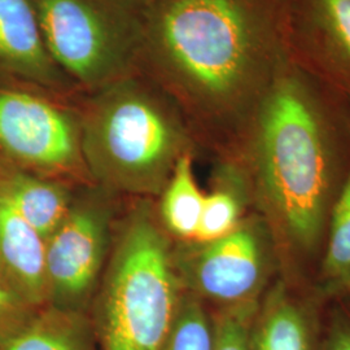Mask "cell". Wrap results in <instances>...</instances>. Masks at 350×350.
Wrapping results in <instances>:
<instances>
[{"label":"cell","instance_id":"8","mask_svg":"<svg viewBox=\"0 0 350 350\" xmlns=\"http://www.w3.org/2000/svg\"><path fill=\"white\" fill-rule=\"evenodd\" d=\"M289 57L350 99V0H286Z\"/></svg>","mask_w":350,"mask_h":350},{"label":"cell","instance_id":"22","mask_svg":"<svg viewBox=\"0 0 350 350\" xmlns=\"http://www.w3.org/2000/svg\"><path fill=\"white\" fill-rule=\"evenodd\" d=\"M150 1H156V0H150Z\"/></svg>","mask_w":350,"mask_h":350},{"label":"cell","instance_id":"20","mask_svg":"<svg viewBox=\"0 0 350 350\" xmlns=\"http://www.w3.org/2000/svg\"><path fill=\"white\" fill-rule=\"evenodd\" d=\"M21 296L0 280V340L10 336L37 313Z\"/></svg>","mask_w":350,"mask_h":350},{"label":"cell","instance_id":"3","mask_svg":"<svg viewBox=\"0 0 350 350\" xmlns=\"http://www.w3.org/2000/svg\"><path fill=\"white\" fill-rule=\"evenodd\" d=\"M88 173L126 192L156 193L196 139L163 88L139 72L81 98Z\"/></svg>","mask_w":350,"mask_h":350},{"label":"cell","instance_id":"7","mask_svg":"<svg viewBox=\"0 0 350 350\" xmlns=\"http://www.w3.org/2000/svg\"><path fill=\"white\" fill-rule=\"evenodd\" d=\"M109 215L98 202L72 204L60 226L44 240L52 308L81 313L96 286L107 256Z\"/></svg>","mask_w":350,"mask_h":350},{"label":"cell","instance_id":"10","mask_svg":"<svg viewBox=\"0 0 350 350\" xmlns=\"http://www.w3.org/2000/svg\"><path fill=\"white\" fill-rule=\"evenodd\" d=\"M0 83L83 94L51 57L33 0H0Z\"/></svg>","mask_w":350,"mask_h":350},{"label":"cell","instance_id":"12","mask_svg":"<svg viewBox=\"0 0 350 350\" xmlns=\"http://www.w3.org/2000/svg\"><path fill=\"white\" fill-rule=\"evenodd\" d=\"M252 350H321L319 329L313 314L283 286L269 293L257 309L252 331Z\"/></svg>","mask_w":350,"mask_h":350},{"label":"cell","instance_id":"15","mask_svg":"<svg viewBox=\"0 0 350 350\" xmlns=\"http://www.w3.org/2000/svg\"><path fill=\"white\" fill-rule=\"evenodd\" d=\"M193 153L179 159L165 186L161 215L166 227L179 238L195 239L205 201L193 174Z\"/></svg>","mask_w":350,"mask_h":350},{"label":"cell","instance_id":"11","mask_svg":"<svg viewBox=\"0 0 350 350\" xmlns=\"http://www.w3.org/2000/svg\"><path fill=\"white\" fill-rule=\"evenodd\" d=\"M0 280L39 309L49 302L44 239L0 193Z\"/></svg>","mask_w":350,"mask_h":350},{"label":"cell","instance_id":"23","mask_svg":"<svg viewBox=\"0 0 350 350\" xmlns=\"http://www.w3.org/2000/svg\"><path fill=\"white\" fill-rule=\"evenodd\" d=\"M348 101H349V107H350V99H348Z\"/></svg>","mask_w":350,"mask_h":350},{"label":"cell","instance_id":"13","mask_svg":"<svg viewBox=\"0 0 350 350\" xmlns=\"http://www.w3.org/2000/svg\"><path fill=\"white\" fill-rule=\"evenodd\" d=\"M0 193L44 240L72 206L68 192L57 182L1 163Z\"/></svg>","mask_w":350,"mask_h":350},{"label":"cell","instance_id":"2","mask_svg":"<svg viewBox=\"0 0 350 350\" xmlns=\"http://www.w3.org/2000/svg\"><path fill=\"white\" fill-rule=\"evenodd\" d=\"M347 104L288 55L237 150L279 232L299 250L322 238L338 170L350 159Z\"/></svg>","mask_w":350,"mask_h":350},{"label":"cell","instance_id":"21","mask_svg":"<svg viewBox=\"0 0 350 350\" xmlns=\"http://www.w3.org/2000/svg\"><path fill=\"white\" fill-rule=\"evenodd\" d=\"M321 350H350V312L340 310L332 315L321 340Z\"/></svg>","mask_w":350,"mask_h":350},{"label":"cell","instance_id":"16","mask_svg":"<svg viewBox=\"0 0 350 350\" xmlns=\"http://www.w3.org/2000/svg\"><path fill=\"white\" fill-rule=\"evenodd\" d=\"M323 275L328 283L336 286L350 280V163L338 200L331 211Z\"/></svg>","mask_w":350,"mask_h":350},{"label":"cell","instance_id":"9","mask_svg":"<svg viewBox=\"0 0 350 350\" xmlns=\"http://www.w3.org/2000/svg\"><path fill=\"white\" fill-rule=\"evenodd\" d=\"M267 271V250L261 228L240 224L228 235L204 243L191 265L198 292L227 308L256 302Z\"/></svg>","mask_w":350,"mask_h":350},{"label":"cell","instance_id":"17","mask_svg":"<svg viewBox=\"0 0 350 350\" xmlns=\"http://www.w3.org/2000/svg\"><path fill=\"white\" fill-rule=\"evenodd\" d=\"M213 323L193 297L180 300L174 325L163 350H212Z\"/></svg>","mask_w":350,"mask_h":350},{"label":"cell","instance_id":"5","mask_svg":"<svg viewBox=\"0 0 350 350\" xmlns=\"http://www.w3.org/2000/svg\"><path fill=\"white\" fill-rule=\"evenodd\" d=\"M46 47L83 94L137 70L150 0H33Z\"/></svg>","mask_w":350,"mask_h":350},{"label":"cell","instance_id":"6","mask_svg":"<svg viewBox=\"0 0 350 350\" xmlns=\"http://www.w3.org/2000/svg\"><path fill=\"white\" fill-rule=\"evenodd\" d=\"M82 95L0 83V163L47 178L88 173Z\"/></svg>","mask_w":350,"mask_h":350},{"label":"cell","instance_id":"19","mask_svg":"<svg viewBox=\"0 0 350 350\" xmlns=\"http://www.w3.org/2000/svg\"><path fill=\"white\" fill-rule=\"evenodd\" d=\"M256 302L226 308L215 318L212 350H252L250 331L258 309Z\"/></svg>","mask_w":350,"mask_h":350},{"label":"cell","instance_id":"14","mask_svg":"<svg viewBox=\"0 0 350 350\" xmlns=\"http://www.w3.org/2000/svg\"><path fill=\"white\" fill-rule=\"evenodd\" d=\"M92 335L81 313L51 308L0 340V350H95Z\"/></svg>","mask_w":350,"mask_h":350},{"label":"cell","instance_id":"18","mask_svg":"<svg viewBox=\"0 0 350 350\" xmlns=\"http://www.w3.org/2000/svg\"><path fill=\"white\" fill-rule=\"evenodd\" d=\"M240 201L231 189L218 188L205 195L195 239L204 244L228 235L240 225Z\"/></svg>","mask_w":350,"mask_h":350},{"label":"cell","instance_id":"1","mask_svg":"<svg viewBox=\"0 0 350 350\" xmlns=\"http://www.w3.org/2000/svg\"><path fill=\"white\" fill-rule=\"evenodd\" d=\"M286 0L150 1L137 70L193 134L238 150L288 57Z\"/></svg>","mask_w":350,"mask_h":350},{"label":"cell","instance_id":"4","mask_svg":"<svg viewBox=\"0 0 350 350\" xmlns=\"http://www.w3.org/2000/svg\"><path fill=\"white\" fill-rule=\"evenodd\" d=\"M169 250L146 213L126 222L96 308L101 350H163L180 304Z\"/></svg>","mask_w":350,"mask_h":350}]
</instances>
